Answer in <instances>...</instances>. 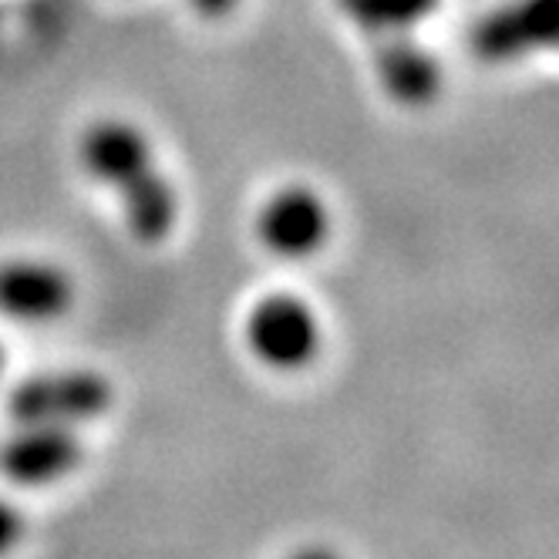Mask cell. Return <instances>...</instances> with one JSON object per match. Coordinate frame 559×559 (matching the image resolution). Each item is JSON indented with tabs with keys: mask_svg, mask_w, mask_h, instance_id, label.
Masks as SVG:
<instances>
[{
	"mask_svg": "<svg viewBox=\"0 0 559 559\" xmlns=\"http://www.w3.org/2000/svg\"><path fill=\"white\" fill-rule=\"evenodd\" d=\"M287 559H341V552L337 549H331V546H300V549H294Z\"/></svg>",
	"mask_w": 559,
	"mask_h": 559,
	"instance_id": "7c38bea8",
	"label": "cell"
},
{
	"mask_svg": "<svg viewBox=\"0 0 559 559\" xmlns=\"http://www.w3.org/2000/svg\"><path fill=\"white\" fill-rule=\"evenodd\" d=\"M472 51L486 64L559 51V0H509L489 11L472 31Z\"/></svg>",
	"mask_w": 559,
	"mask_h": 559,
	"instance_id": "5b68a950",
	"label": "cell"
},
{
	"mask_svg": "<svg viewBox=\"0 0 559 559\" xmlns=\"http://www.w3.org/2000/svg\"><path fill=\"white\" fill-rule=\"evenodd\" d=\"M27 533V519L21 506L8 496H0V559H8Z\"/></svg>",
	"mask_w": 559,
	"mask_h": 559,
	"instance_id": "30bf717a",
	"label": "cell"
},
{
	"mask_svg": "<svg viewBox=\"0 0 559 559\" xmlns=\"http://www.w3.org/2000/svg\"><path fill=\"white\" fill-rule=\"evenodd\" d=\"M74 304V280L34 257L0 263V313L17 324H51Z\"/></svg>",
	"mask_w": 559,
	"mask_h": 559,
	"instance_id": "52a82bcc",
	"label": "cell"
},
{
	"mask_svg": "<svg viewBox=\"0 0 559 559\" xmlns=\"http://www.w3.org/2000/svg\"><path fill=\"white\" fill-rule=\"evenodd\" d=\"M341 11L365 31L374 34H408L438 11L442 0H337Z\"/></svg>",
	"mask_w": 559,
	"mask_h": 559,
	"instance_id": "9c48e42d",
	"label": "cell"
},
{
	"mask_svg": "<svg viewBox=\"0 0 559 559\" xmlns=\"http://www.w3.org/2000/svg\"><path fill=\"white\" fill-rule=\"evenodd\" d=\"M78 158L92 179L108 186L122 203L126 226L142 243H163L176 229L179 195L176 186L163 176L155 152L132 122L122 118H102L82 132Z\"/></svg>",
	"mask_w": 559,
	"mask_h": 559,
	"instance_id": "6da1fadb",
	"label": "cell"
},
{
	"mask_svg": "<svg viewBox=\"0 0 559 559\" xmlns=\"http://www.w3.org/2000/svg\"><path fill=\"white\" fill-rule=\"evenodd\" d=\"M4 365H8V357H4V347H0V374H4Z\"/></svg>",
	"mask_w": 559,
	"mask_h": 559,
	"instance_id": "4fadbf2b",
	"label": "cell"
},
{
	"mask_svg": "<svg viewBox=\"0 0 559 559\" xmlns=\"http://www.w3.org/2000/svg\"><path fill=\"white\" fill-rule=\"evenodd\" d=\"M257 236L273 257L307 260L328 243L331 210L317 189L300 186V182L284 186L260 206Z\"/></svg>",
	"mask_w": 559,
	"mask_h": 559,
	"instance_id": "8992f818",
	"label": "cell"
},
{
	"mask_svg": "<svg viewBox=\"0 0 559 559\" xmlns=\"http://www.w3.org/2000/svg\"><path fill=\"white\" fill-rule=\"evenodd\" d=\"M115 402V384L88 368H55L21 378L8 394V412L14 425H55L82 428L108 415Z\"/></svg>",
	"mask_w": 559,
	"mask_h": 559,
	"instance_id": "7a4b0ae2",
	"label": "cell"
},
{
	"mask_svg": "<svg viewBox=\"0 0 559 559\" xmlns=\"http://www.w3.org/2000/svg\"><path fill=\"white\" fill-rule=\"evenodd\" d=\"M243 337L257 361L280 374L310 368L324 341L313 307L294 294H266L257 300L247 313Z\"/></svg>",
	"mask_w": 559,
	"mask_h": 559,
	"instance_id": "3957f363",
	"label": "cell"
},
{
	"mask_svg": "<svg viewBox=\"0 0 559 559\" xmlns=\"http://www.w3.org/2000/svg\"><path fill=\"white\" fill-rule=\"evenodd\" d=\"M378 82L388 98L408 108H421L442 92V64L408 34H388L374 55Z\"/></svg>",
	"mask_w": 559,
	"mask_h": 559,
	"instance_id": "ba28073f",
	"label": "cell"
},
{
	"mask_svg": "<svg viewBox=\"0 0 559 559\" xmlns=\"http://www.w3.org/2000/svg\"><path fill=\"white\" fill-rule=\"evenodd\" d=\"M85 462V442L74 428L17 425L0 442V475L17 489H48L71 478Z\"/></svg>",
	"mask_w": 559,
	"mask_h": 559,
	"instance_id": "277c9868",
	"label": "cell"
},
{
	"mask_svg": "<svg viewBox=\"0 0 559 559\" xmlns=\"http://www.w3.org/2000/svg\"><path fill=\"white\" fill-rule=\"evenodd\" d=\"M189 4L203 17H226V14H233V8L239 4V0H189Z\"/></svg>",
	"mask_w": 559,
	"mask_h": 559,
	"instance_id": "8fae6325",
	"label": "cell"
}]
</instances>
